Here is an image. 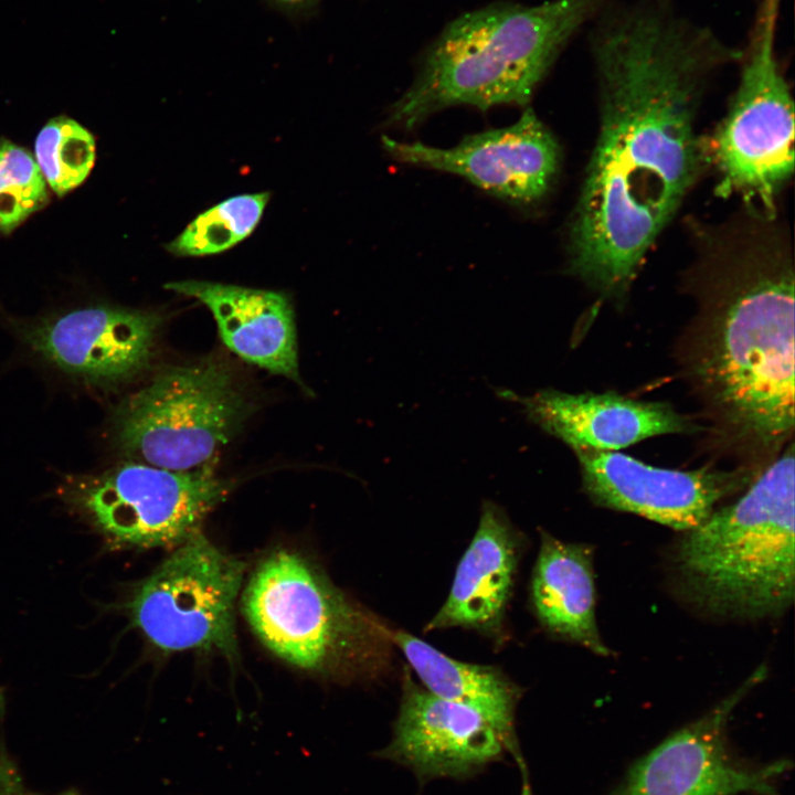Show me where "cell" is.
Wrapping results in <instances>:
<instances>
[{
  "label": "cell",
  "mask_w": 795,
  "mask_h": 795,
  "mask_svg": "<svg viewBox=\"0 0 795 795\" xmlns=\"http://www.w3.org/2000/svg\"><path fill=\"white\" fill-rule=\"evenodd\" d=\"M591 47L600 129L571 226L570 269L619 297L707 159L696 130L707 83L742 52L666 0L604 11Z\"/></svg>",
  "instance_id": "1"
},
{
  "label": "cell",
  "mask_w": 795,
  "mask_h": 795,
  "mask_svg": "<svg viewBox=\"0 0 795 795\" xmlns=\"http://www.w3.org/2000/svg\"><path fill=\"white\" fill-rule=\"evenodd\" d=\"M772 216L717 233L704 246L690 332V381L739 444L776 448L794 431V266Z\"/></svg>",
  "instance_id": "2"
},
{
  "label": "cell",
  "mask_w": 795,
  "mask_h": 795,
  "mask_svg": "<svg viewBox=\"0 0 795 795\" xmlns=\"http://www.w3.org/2000/svg\"><path fill=\"white\" fill-rule=\"evenodd\" d=\"M610 0L494 4L453 21L427 51L386 125L412 129L446 107L523 106L569 39Z\"/></svg>",
  "instance_id": "3"
},
{
  "label": "cell",
  "mask_w": 795,
  "mask_h": 795,
  "mask_svg": "<svg viewBox=\"0 0 795 795\" xmlns=\"http://www.w3.org/2000/svg\"><path fill=\"white\" fill-rule=\"evenodd\" d=\"M793 443L734 504L686 531L676 566L692 597L740 618L784 612L794 600Z\"/></svg>",
  "instance_id": "4"
},
{
  "label": "cell",
  "mask_w": 795,
  "mask_h": 795,
  "mask_svg": "<svg viewBox=\"0 0 795 795\" xmlns=\"http://www.w3.org/2000/svg\"><path fill=\"white\" fill-rule=\"evenodd\" d=\"M242 608L263 644L304 670L348 682L390 664L392 630L295 552L276 551L256 568Z\"/></svg>",
  "instance_id": "5"
},
{
  "label": "cell",
  "mask_w": 795,
  "mask_h": 795,
  "mask_svg": "<svg viewBox=\"0 0 795 795\" xmlns=\"http://www.w3.org/2000/svg\"><path fill=\"white\" fill-rule=\"evenodd\" d=\"M782 0H760L729 110L706 148L720 194H738L772 216L794 170V107L776 55Z\"/></svg>",
  "instance_id": "6"
},
{
  "label": "cell",
  "mask_w": 795,
  "mask_h": 795,
  "mask_svg": "<svg viewBox=\"0 0 795 795\" xmlns=\"http://www.w3.org/2000/svg\"><path fill=\"white\" fill-rule=\"evenodd\" d=\"M250 410L226 364L208 359L169 367L120 406L115 437L137 462L176 471L213 469Z\"/></svg>",
  "instance_id": "7"
},
{
  "label": "cell",
  "mask_w": 795,
  "mask_h": 795,
  "mask_svg": "<svg viewBox=\"0 0 795 795\" xmlns=\"http://www.w3.org/2000/svg\"><path fill=\"white\" fill-rule=\"evenodd\" d=\"M231 483L213 469L176 471L141 462L72 476L59 495L112 548L179 545L199 533Z\"/></svg>",
  "instance_id": "8"
},
{
  "label": "cell",
  "mask_w": 795,
  "mask_h": 795,
  "mask_svg": "<svg viewBox=\"0 0 795 795\" xmlns=\"http://www.w3.org/2000/svg\"><path fill=\"white\" fill-rule=\"evenodd\" d=\"M245 563L200 532L181 544L131 592L125 608L162 651L237 654L234 610Z\"/></svg>",
  "instance_id": "9"
},
{
  "label": "cell",
  "mask_w": 795,
  "mask_h": 795,
  "mask_svg": "<svg viewBox=\"0 0 795 795\" xmlns=\"http://www.w3.org/2000/svg\"><path fill=\"white\" fill-rule=\"evenodd\" d=\"M391 741L375 756L413 772L420 784L436 778L467 780L511 755L522 774V795H531L517 735L477 710L442 699L404 674Z\"/></svg>",
  "instance_id": "10"
},
{
  "label": "cell",
  "mask_w": 795,
  "mask_h": 795,
  "mask_svg": "<svg viewBox=\"0 0 795 795\" xmlns=\"http://www.w3.org/2000/svg\"><path fill=\"white\" fill-rule=\"evenodd\" d=\"M383 149L396 161L463 177L518 205L541 200L560 167V148L531 108L510 126L466 136L438 148L383 136Z\"/></svg>",
  "instance_id": "11"
},
{
  "label": "cell",
  "mask_w": 795,
  "mask_h": 795,
  "mask_svg": "<svg viewBox=\"0 0 795 795\" xmlns=\"http://www.w3.org/2000/svg\"><path fill=\"white\" fill-rule=\"evenodd\" d=\"M765 674L764 667L757 668L708 714L640 759L615 795H778L774 780L785 771L786 762L745 767L731 757L725 742L731 712Z\"/></svg>",
  "instance_id": "12"
},
{
  "label": "cell",
  "mask_w": 795,
  "mask_h": 795,
  "mask_svg": "<svg viewBox=\"0 0 795 795\" xmlns=\"http://www.w3.org/2000/svg\"><path fill=\"white\" fill-rule=\"evenodd\" d=\"M574 453L583 488L595 504L682 531L703 522L718 502L746 480L744 474L707 467H656L618 452Z\"/></svg>",
  "instance_id": "13"
},
{
  "label": "cell",
  "mask_w": 795,
  "mask_h": 795,
  "mask_svg": "<svg viewBox=\"0 0 795 795\" xmlns=\"http://www.w3.org/2000/svg\"><path fill=\"white\" fill-rule=\"evenodd\" d=\"M161 317L95 306L26 327L28 344L61 370L95 383H116L149 362Z\"/></svg>",
  "instance_id": "14"
},
{
  "label": "cell",
  "mask_w": 795,
  "mask_h": 795,
  "mask_svg": "<svg viewBox=\"0 0 795 795\" xmlns=\"http://www.w3.org/2000/svg\"><path fill=\"white\" fill-rule=\"evenodd\" d=\"M499 395L522 406L523 413L574 452H615L643 439L689 432L692 424L671 406L639 401L614 392L565 393L552 389L521 396Z\"/></svg>",
  "instance_id": "15"
},
{
  "label": "cell",
  "mask_w": 795,
  "mask_h": 795,
  "mask_svg": "<svg viewBox=\"0 0 795 795\" xmlns=\"http://www.w3.org/2000/svg\"><path fill=\"white\" fill-rule=\"evenodd\" d=\"M166 288L204 304L222 341L240 358L300 383L294 312L286 295L199 280L172 282Z\"/></svg>",
  "instance_id": "16"
},
{
  "label": "cell",
  "mask_w": 795,
  "mask_h": 795,
  "mask_svg": "<svg viewBox=\"0 0 795 795\" xmlns=\"http://www.w3.org/2000/svg\"><path fill=\"white\" fill-rule=\"evenodd\" d=\"M518 558L519 540L507 516L496 504L484 502L477 531L458 563L448 597L426 629L500 630Z\"/></svg>",
  "instance_id": "17"
},
{
  "label": "cell",
  "mask_w": 795,
  "mask_h": 795,
  "mask_svg": "<svg viewBox=\"0 0 795 795\" xmlns=\"http://www.w3.org/2000/svg\"><path fill=\"white\" fill-rule=\"evenodd\" d=\"M593 550L541 531L531 580V600L540 623L552 634L600 656L611 655L598 632Z\"/></svg>",
  "instance_id": "18"
},
{
  "label": "cell",
  "mask_w": 795,
  "mask_h": 795,
  "mask_svg": "<svg viewBox=\"0 0 795 795\" xmlns=\"http://www.w3.org/2000/svg\"><path fill=\"white\" fill-rule=\"evenodd\" d=\"M392 642L426 690L477 710L507 733L516 735L515 711L521 691L500 670L456 660L407 632L392 630Z\"/></svg>",
  "instance_id": "19"
},
{
  "label": "cell",
  "mask_w": 795,
  "mask_h": 795,
  "mask_svg": "<svg viewBox=\"0 0 795 795\" xmlns=\"http://www.w3.org/2000/svg\"><path fill=\"white\" fill-rule=\"evenodd\" d=\"M269 193L229 198L199 214L167 246L178 256H205L231 248L258 224Z\"/></svg>",
  "instance_id": "20"
},
{
  "label": "cell",
  "mask_w": 795,
  "mask_h": 795,
  "mask_svg": "<svg viewBox=\"0 0 795 795\" xmlns=\"http://www.w3.org/2000/svg\"><path fill=\"white\" fill-rule=\"evenodd\" d=\"M35 162L45 182L59 195L80 186L95 160L88 130L64 116L50 120L35 140Z\"/></svg>",
  "instance_id": "21"
},
{
  "label": "cell",
  "mask_w": 795,
  "mask_h": 795,
  "mask_svg": "<svg viewBox=\"0 0 795 795\" xmlns=\"http://www.w3.org/2000/svg\"><path fill=\"white\" fill-rule=\"evenodd\" d=\"M47 199L46 182L32 156L0 141V231L10 233Z\"/></svg>",
  "instance_id": "22"
},
{
  "label": "cell",
  "mask_w": 795,
  "mask_h": 795,
  "mask_svg": "<svg viewBox=\"0 0 795 795\" xmlns=\"http://www.w3.org/2000/svg\"><path fill=\"white\" fill-rule=\"evenodd\" d=\"M0 795H45L29 788L4 744L3 736H0ZM56 795H82L74 788H68Z\"/></svg>",
  "instance_id": "23"
},
{
  "label": "cell",
  "mask_w": 795,
  "mask_h": 795,
  "mask_svg": "<svg viewBox=\"0 0 795 795\" xmlns=\"http://www.w3.org/2000/svg\"><path fill=\"white\" fill-rule=\"evenodd\" d=\"M283 1L295 2V1H300V0H283Z\"/></svg>",
  "instance_id": "24"
}]
</instances>
